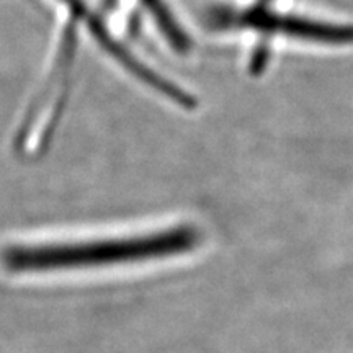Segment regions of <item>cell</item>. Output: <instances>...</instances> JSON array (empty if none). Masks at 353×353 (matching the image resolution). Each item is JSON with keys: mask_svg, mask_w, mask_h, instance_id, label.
<instances>
[{"mask_svg": "<svg viewBox=\"0 0 353 353\" xmlns=\"http://www.w3.org/2000/svg\"><path fill=\"white\" fill-rule=\"evenodd\" d=\"M200 242L201 234L196 228L175 226L121 239L10 245L2 252V263L12 273L110 267L188 254Z\"/></svg>", "mask_w": 353, "mask_h": 353, "instance_id": "6da1fadb", "label": "cell"}, {"mask_svg": "<svg viewBox=\"0 0 353 353\" xmlns=\"http://www.w3.org/2000/svg\"><path fill=\"white\" fill-rule=\"evenodd\" d=\"M213 25L221 28H254L265 33H278L290 38L306 39L312 43L334 44H353V26L352 25H334L324 21L307 20L301 17L276 15L257 7L254 10L244 12H216L213 13Z\"/></svg>", "mask_w": 353, "mask_h": 353, "instance_id": "7a4b0ae2", "label": "cell"}, {"mask_svg": "<svg viewBox=\"0 0 353 353\" xmlns=\"http://www.w3.org/2000/svg\"><path fill=\"white\" fill-rule=\"evenodd\" d=\"M149 12L152 13L154 20L157 21L159 28L164 33V37L169 39V43L175 48L176 51H187L190 46V39L180 25L176 23L169 8L164 3V0H144Z\"/></svg>", "mask_w": 353, "mask_h": 353, "instance_id": "3957f363", "label": "cell"}, {"mask_svg": "<svg viewBox=\"0 0 353 353\" xmlns=\"http://www.w3.org/2000/svg\"><path fill=\"white\" fill-rule=\"evenodd\" d=\"M61 2L65 3L76 15H85V3H83V0H61Z\"/></svg>", "mask_w": 353, "mask_h": 353, "instance_id": "277c9868", "label": "cell"}, {"mask_svg": "<svg viewBox=\"0 0 353 353\" xmlns=\"http://www.w3.org/2000/svg\"><path fill=\"white\" fill-rule=\"evenodd\" d=\"M267 2H270V0H260L259 7H263V6H265V3H267Z\"/></svg>", "mask_w": 353, "mask_h": 353, "instance_id": "5b68a950", "label": "cell"}]
</instances>
